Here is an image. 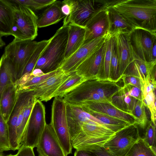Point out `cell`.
<instances>
[{"instance_id": "f907efd6", "label": "cell", "mask_w": 156, "mask_h": 156, "mask_svg": "<svg viewBox=\"0 0 156 156\" xmlns=\"http://www.w3.org/2000/svg\"><path fill=\"white\" fill-rule=\"evenodd\" d=\"M4 151L0 149V156H6L5 155L3 154Z\"/></svg>"}, {"instance_id": "e575fe53", "label": "cell", "mask_w": 156, "mask_h": 156, "mask_svg": "<svg viewBox=\"0 0 156 156\" xmlns=\"http://www.w3.org/2000/svg\"><path fill=\"white\" fill-rule=\"evenodd\" d=\"M151 91L146 95L143 101L145 107L149 109L151 114V121L156 125V107L155 92Z\"/></svg>"}, {"instance_id": "8fae6325", "label": "cell", "mask_w": 156, "mask_h": 156, "mask_svg": "<svg viewBox=\"0 0 156 156\" xmlns=\"http://www.w3.org/2000/svg\"><path fill=\"white\" fill-rule=\"evenodd\" d=\"M104 5L97 10L87 22L83 45L105 34H109L110 22L107 7Z\"/></svg>"}, {"instance_id": "5bb4252c", "label": "cell", "mask_w": 156, "mask_h": 156, "mask_svg": "<svg viewBox=\"0 0 156 156\" xmlns=\"http://www.w3.org/2000/svg\"><path fill=\"white\" fill-rule=\"evenodd\" d=\"M104 44L87 58L76 69L75 71L83 77L86 80L101 79Z\"/></svg>"}, {"instance_id": "8992f818", "label": "cell", "mask_w": 156, "mask_h": 156, "mask_svg": "<svg viewBox=\"0 0 156 156\" xmlns=\"http://www.w3.org/2000/svg\"><path fill=\"white\" fill-rule=\"evenodd\" d=\"M141 137L137 126L131 124L115 133L103 147L113 156H126Z\"/></svg>"}, {"instance_id": "ba28073f", "label": "cell", "mask_w": 156, "mask_h": 156, "mask_svg": "<svg viewBox=\"0 0 156 156\" xmlns=\"http://www.w3.org/2000/svg\"><path fill=\"white\" fill-rule=\"evenodd\" d=\"M70 2L71 12L69 16L65 17L63 25L72 23L85 27L97 10L111 3V0H70Z\"/></svg>"}, {"instance_id": "d590c367", "label": "cell", "mask_w": 156, "mask_h": 156, "mask_svg": "<svg viewBox=\"0 0 156 156\" xmlns=\"http://www.w3.org/2000/svg\"><path fill=\"white\" fill-rule=\"evenodd\" d=\"M143 138L148 146L156 152V125L151 121L147 127L144 137Z\"/></svg>"}, {"instance_id": "816d5d0a", "label": "cell", "mask_w": 156, "mask_h": 156, "mask_svg": "<svg viewBox=\"0 0 156 156\" xmlns=\"http://www.w3.org/2000/svg\"><path fill=\"white\" fill-rule=\"evenodd\" d=\"M6 156H17L16 154H9L6 155Z\"/></svg>"}, {"instance_id": "4dcf8cb0", "label": "cell", "mask_w": 156, "mask_h": 156, "mask_svg": "<svg viewBox=\"0 0 156 156\" xmlns=\"http://www.w3.org/2000/svg\"><path fill=\"white\" fill-rule=\"evenodd\" d=\"M49 41L50 39L38 42L36 48L25 66L19 79L26 74L32 73L42 52Z\"/></svg>"}, {"instance_id": "c3c4849f", "label": "cell", "mask_w": 156, "mask_h": 156, "mask_svg": "<svg viewBox=\"0 0 156 156\" xmlns=\"http://www.w3.org/2000/svg\"><path fill=\"white\" fill-rule=\"evenodd\" d=\"M156 40L154 41L152 49V60H156Z\"/></svg>"}, {"instance_id": "44dd1931", "label": "cell", "mask_w": 156, "mask_h": 156, "mask_svg": "<svg viewBox=\"0 0 156 156\" xmlns=\"http://www.w3.org/2000/svg\"><path fill=\"white\" fill-rule=\"evenodd\" d=\"M110 22L109 34L113 37L121 34H129L134 29L121 15L111 6L107 7Z\"/></svg>"}, {"instance_id": "7dc6e473", "label": "cell", "mask_w": 156, "mask_h": 156, "mask_svg": "<svg viewBox=\"0 0 156 156\" xmlns=\"http://www.w3.org/2000/svg\"><path fill=\"white\" fill-rule=\"evenodd\" d=\"M44 73L40 69H34L31 75L34 76H42Z\"/></svg>"}, {"instance_id": "ffe728a7", "label": "cell", "mask_w": 156, "mask_h": 156, "mask_svg": "<svg viewBox=\"0 0 156 156\" xmlns=\"http://www.w3.org/2000/svg\"><path fill=\"white\" fill-rule=\"evenodd\" d=\"M68 25V37L65 60L70 57L82 46L86 31L85 27L72 23Z\"/></svg>"}, {"instance_id": "30bf717a", "label": "cell", "mask_w": 156, "mask_h": 156, "mask_svg": "<svg viewBox=\"0 0 156 156\" xmlns=\"http://www.w3.org/2000/svg\"><path fill=\"white\" fill-rule=\"evenodd\" d=\"M109 37V34H106L83 45L73 55L64 60L60 68L66 73L75 72L80 65L89 55L100 48L106 39Z\"/></svg>"}, {"instance_id": "9a60e30c", "label": "cell", "mask_w": 156, "mask_h": 156, "mask_svg": "<svg viewBox=\"0 0 156 156\" xmlns=\"http://www.w3.org/2000/svg\"><path fill=\"white\" fill-rule=\"evenodd\" d=\"M36 147L39 156H67L49 124H46Z\"/></svg>"}, {"instance_id": "7bdbcfd3", "label": "cell", "mask_w": 156, "mask_h": 156, "mask_svg": "<svg viewBox=\"0 0 156 156\" xmlns=\"http://www.w3.org/2000/svg\"><path fill=\"white\" fill-rule=\"evenodd\" d=\"M61 9L62 13L65 16H69L71 12V10L70 0H65L61 2Z\"/></svg>"}, {"instance_id": "b9f144b4", "label": "cell", "mask_w": 156, "mask_h": 156, "mask_svg": "<svg viewBox=\"0 0 156 156\" xmlns=\"http://www.w3.org/2000/svg\"><path fill=\"white\" fill-rule=\"evenodd\" d=\"M17 156H35L33 148L21 145L16 154Z\"/></svg>"}, {"instance_id": "7402d4cb", "label": "cell", "mask_w": 156, "mask_h": 156, "mask_svg": "<svg viewBox=\"0 0 156 156\" xmlns=\"http://www.w3.org/2000/svg\"><path fill=\"white\" fill-rule=\"evenodd\" d=\"M14 4L11 0H0V35L2 37L12 35Z\"/></svg>"}, {"instance_id": "277c9868", "label": "cell", "mask_w": 156, "mask_h": 156, "mask_svg": "<svg viewBox=\"0 0 156 156\" xmlns=\"http://www.w3.org/2000/svg\"><path fill=\"white\" fill-rule=\"evenodd\" d=\"M13 3L12 35L17 40L32 41L37 35L38 18L30 8Z\"/></svg>"}, {"instance_id": "4316f807", "label": "cell", "mask_w": 156, "mask_h": 156, "mask_svg": "<svg viewBox=\"0 0 156 156\" xmlns=\"http://www.w3.org/2000/svg\"><path fill=\"white\" fill-rule=\"evenodd\" d=\"M104 47L101 79L112 80L111 78L110 67L112 55L115 47L114 37H109L108 38L104 43Z\"/></svg>"}, {"instance_id": "d6986e66", "label": "cell", "mask_w": 156, "mask_h": 156, "mask_svg": "<svg viewBox=\"0 0 156 156\" xmlns=\"http://www.w3.org/2000/svg\"><path fill=\"white\" fill-rule=\"evenodd\" d=\"M156 60L149 62H144L136 54L135 59L128 66L124 74L138 77L142 87L145 83L150 81L151 73L156 68Z\"/></svg>"}, {"instance_id": "3957f363", "label": "cell", "mask_w": 156, "mask_h": 156, "mask_svg": "<svg viewBox=\"0 0 156 156\" xmlns=\"http://www.w3.org/2000/svg\"><path fill=\"white\" fill-rule=\"evenodd\" d=\"M68 29V25H63L56 31L50 39L34 69H40L46 74L60 68L65 60Z\"/></svg>"}, {"instance_id": "f6af8a7d", "label": "cell", "mask_w": 156, "mask_h": 156, "mask_svg": "<svg viewBox=\"0 0 156 156\" xmlns=\"http://www.w3.org/2000/svg\"><path fill=\"white\" fill-rule=\"evenodd\" d=\"M74 156H95L92 153L89 151L80 150H76Z\"/></svg>"}, {"instance_id": "f35d334b", "label": "cell", "mask_w": 156, "mask_h": 156, "mask_svg": "<svg viewBox=\"0 0 156 156\" xmlns=\"http://www.w3.org/2000/svg\"><path fill=\"white\" fill-rule=\"evenodd\" d=\"M121 79L123 80V86L130 85L138 87L141 89V83L139 78L137 77L132 75L123 74Z\"/></svg>"}, {"instance_id": "d4e9b609", "label": "cell", "mask_w": 156, "mask_h": 156, "mask_svg": "<svg viewBox=\"0 0 156 156\" xmlns=\"http://www.w3.org/2000/svg\"><path fill=\"white\" fill-rule=\"evenodd\" d=\"M16 81L14 66L11 62L3 54L0 59V101L5 88Z\"/></svg>"}, {"instance_id": "52a82bcc", "label": "cell", "mask_w": 156, "mask_h": 156, "mask_svg": "<svg viewBox=\"0 0 156 156\" xmlns=\"http://www.w3.org/2000/svg\"><path fill=\"white\" fill-rule=\"evenodd\" d=\"M38 42L20 41L14 39L5 48L3 55L12 63L15 70L16 81L22 73Z\"/></svg>"}, {"instance_id": "7a4b0ae2", "label": "cell", "mask_w": 156, "mask_h": 156, "mask_svg": "<svg viewBox=\"0 0 156 156\" xmlns=\"http://www.w3.org/2000/svg\"><path fill=\"white\" fill-rule=\"evenodd\" d=\"M134 29L156 34V0H115L110 5Z\"/></svg>"}, {"instance_id": "4fadbf2b", "label": "cell", "mask_w": 156, "mask_h": 156, "mask_svg": "<svg viewBox=\"0 0 156 156\" xmlns=\"http://www.w3.org/2000/svg\"><path fill=\"white\" fill-rule=\"evenodd\" d=\"M34 97L32 90L17 91L15 104L6 122L8 126L10 144L12 148L15 149L19 146L17 140V125L20 112L22 108Z\"/></svg>"}, {"instance_id": "60d3db41", "label": "cell", "mask_w": 156, "mask_h": 156, "mask_svg": "<svg viewBox=\"0 0 156 156\" xmlns=\"http://www.w3.org/2000/svg\"><path fill=\"white\" fill-rule=\"evenodd\" d=\"M156 88L155 78L151 77L150 81L145 83L141 88L143 99L147 94L151 91H154Z\"/></svg>"}, {"instance_id": "ac0fdd59", "label": "cell", "mask_w": 156, "mask_h": 156, "mask_svg": "<svg viewBox=\"0 0 156 156\" xmlns=\"http://www.w3.org/2000/svg\"><path fill=\"white\" fill-rule=\"evenodd\" d=\"M80 107L84 111H90L105 114L120 119L130 124L137 126L138 119L133 113L123 111L114 104L93 102Z\"/></svg>"}, {"instance_id": "5b68a950", "label": "cell", "mask_w": 156, "mask_h": 156, "mask_svg": "<svg viewBox=\"0 0 156 156\" xmlns=\"http://www.w3.org/2000/svg\"><path fill=\"white\" fill-rule=\"evenodd\" d=\"M49 124L63 150L68 155L72 153V146L67 121L66 103L62 98H54Z\"/></svg>"}, {"instance_id": "484cf974", "label": "cell", "mask_w": 156, "mask_h": 156, "mask_svg": "<svg viewBox=\"0 0 156 156\" xmlns=\"http://www.w3.org/2000/svg\"><path fill=\"white\" fill-rule=\"evenodd\" d=\"M37 100L34 97L21 109L17 125L18 142L21 146L27 128L30 116L34 105Z\"/></svg>"}, {"instance_id": "2e32d148", "label": "cell", "mask_w": 156, "mask_h": 156, "mask_svg": "<svg viewBox=\"0 0 156 156\" xmlns=\"http://www.w3.org/2000/svg\"><path fill=\"white\" fill-rule=\"evenodd\" d=\"M121 78L128 66L135 59L136 53L131 44L129 34H118L114 37Z\"/></svg>"}, {"instance_id": "cb8c5ba5", "label": "cell", "mask_w": 156, "mask_h": 156, "mask_svg": "<svg viewBox=\"0 0 156 156\" xmlns=\"http://www.w3.org/2000/svg\"><path fill=\"white\" fill-rule=\"evenodd\" d=\"M61 2L56 1L48 7L38 18V28H42L56 23L65 17L62 13L61 7Z\"/></svg>"}, {"instance_id": "f546056e", "label": "cell", "mask_w": 156, "mask_h": 156, "mask_svg": "<svg viewBox=\"0 0 156 156\" xmlns=\"http://www.w3.org/2000/svg\"><path fill=\"white\" fill-rule=\"evenodd\" d=\"M137 101L135 98L125 94L121 89L112 99V103L115 106L131 113H133Z\"/></svg>"}, {"instance_id": "bcb514c9", "label": "cell", "mask_w": 156, "mask_h": 156, "mask_svg": "<svg viewBox=\"0 0 156 156\" xmlns=\"http://www.w3.org/2000/svg\"><path fill=\"white\" fill-rule=\"evenodd\" d=\"M37 2L42 5L45 7L52 5L57 0H35Z\"/></svg>"}, {"instance_id": "f1b7e54d", "label": "cell", "mask_w": 156, "mask_h": 156, "mask_svg": "<svg viewBox=\"0 0 156 156\" xmlns=\"http://www.w3.org/2000/svg\"><path fill=\"white\" fill-rule=\"evenodd\" d=\"M85 111L98 119L115 133L131 125L120 119L105 114L90 111Z\"/></svg>"}, {"instance_id": "8d00e7d4", "label": "cell", "mask_w": 156, "mask_h": 156, "mask_svg": "<svg viewBox=\"0 0 156 156\" xmlns=\"http://www.w3.org/2000/svg\"><path fill=\"white\" fill-rule=\"evenodd\" d=\"M110 70L111 80L117 82L121 78L119 75L118 59L115 47L112 55Z\"/></svg>"}, {"instance_id": "603a6c76", "label": "cell", "mask_w": 156, "mask_h": 156, "mask_svg": "<svg viewBox=\"0 0 156 156\" xmlns=\"http://www.w3.org/2000/svg\"><path fill=\"white\" fill-rule=\"evenodd\" d=\"M17 91L14 83L7 86L4 90L0 101V111L6 122L15 104Z\"/></svg>"}, {"instance_id": "ee69618b", "label": "cell", "mask_w": 156, "mask_h": 156, "mask_svg": "<svg viewBox=\"0 0 156 156\" xmlns=\"http://www.w3.org/2000/svg\"><path fill=\"white\" fill-rule=\"evenodd\" d=\"M90 152L92 153L95 156H113L108 153L103 147L90 151Z\"/></svg>"}, {"instance_id": "6da1fadb", "label": "cell", "mask_w": 156, "mask_h": 156, "mask_svg": "<svg viewBox=\"0 0 156 156\" xmlns=\"http://www.w3.org/2000/svg\"><path fill=\"white\" fill-rule=\"evenodd\" d=\"M122 87L117 82L101 79L86 80L62 98L67 104L80 107L93 102L113 104V97Z\"/></svg>"}, {"instance_id": "1f68e13d", "label": "cell", "mask_w": 156, "mask_h": 156, "mask_svg": "<svg viewBox=\"0 0 156 156\" xmlns=\"http://www.w3.org/2000/svg\"><path fill=\"white\" fill-rule=\"evenodd\" d=\"M126 156H156V152L141 137L133 146Z\"/></svg>"}, {"instance_id": "9c48e42d", "label": "cell", "mask_w": 156, "mask_h": 156, "mask_svg": "<svg viewBox=\"0 0 156 156\" xmlns=\"http://www.w3.org/2000/svg\"><path fill=\"white\" fill-rule=\"evenodd\" d=\"M44 105L37 100L31 111L21 145L36 147L46 124Z\"/></svg>"}, {"instance_id": "74e56055", "label": "cell", "mask_w": 156, "mask_h": 156, "mask_svg": "<svg viewBox=\"0 0 156 156\" xmlns=\"http://www.w3.org/2000/svg\"><path fill=\"white\" fill-rule=\"evenodd\" d=\"M121 90L125 94L133 97L137 100L143 101L142 91L138 87L130 85H127L122 87Z\"/></svg>"}, {"instance_id": "681fc988", "label": "cell", "mask_w": 156, "mask_h": 156, "mask_svg": "<svg viewBox=\"0 0 156 156\" xmlns=\"http://www.w3.org/2000/svg\"><path fill=\"white\" fill-rule=\"evenodd\" d=\"M2 36L0 35V48H2L5 45V43L2 39Z\"/></svg>"}, {"instance_id": "836d02e7", "label": "cell", "mask_w": 156, "mask_h": 156, "mask_svg": "<svg viewBox=\"0 0 156 156\" xmlns=\"http://www.w3.org/2000/svg\"><path fill=\"white\" fill-rule=\"evenodd\" d=\"M132 113L138 119L137 126L144 129L147 125L148 120L145 106L143 101H137Z\"/></svg>"}, {"instance_id": "e0dca14e", "label": "cell", "mask_w": 156, "mask_h": 156, "mask_svg": "<svg viewBox=\"0 0 156 156\" xmlns=\"http://www.w3.org/2000/svg\"><path fill=\"white\" fill-rule=\"evenodd\" d=\"M62 70L35 87L31 90L37 99L47 102L51 99L54 92L69 76Z\"/></svg>"}, {"instance_id": "83f0119b", "label": "cell", "mask_w": 156, "mask_h": 156, "mask_svg": "<svg viewBox=\"0 0 156 156\" xmlns=\"http://www.w3.org/2000/svg\"><path fill=\"white\" fill-rule=\"evenodd\" d=\"M86 80L83 77L78 74L76 71L71 73L68 78L52 94L51 98H62Z\"/></svg>"}, {"instance_id": "ab89813d", "label": "cell", "mask_w": 156, "mask_h": 156, "mask_svg": "<svg viewBox=\"0 0 156 156\" xmlns=\"http://www.w3.org/2000/svg\"><path fill=\"white\" fill-rule=\"evenodd\" d=\"M11 1L16 4L28 7L32 10H39L45 7L42 5L36 2L35 0H14Z\"/></svg>"}, {"instance_id": "d6a6232c", "label": "cell", "mask_w": 156, "mask_h": 156, "mask_svg": "<svg viewBox=\"0 0 156 156\" xmlns=\"http://www.w3.org/2000/svg\"><path fill=\"white\" fill-rule=\"evenodd\" d=\"M0 149L4 151L11 150L8 126L0 111Z\"/></svg>"}, {"instance_id": "7c38bea8", "label": "cell", "mask_w": 156, "mask_h": 156, "mask_svg": "<svg viewBox=\"0 0 156 156\" xmlns=\"http://www.w3.org/2000/svg\"><path fill=\"white\" fill-rule=\"evenodd\" d=\"M131 44L136 54L146 62L152 61V49L156 34L142 29H134L129 34Z\"/></svg>"}]
</instances>
